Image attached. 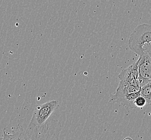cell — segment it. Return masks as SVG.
<instances>
[{
    "mask_svg": "<svg viewBox=\"0 0 151 140\" xmlns=\"http://www.w3.org/2000/svg\"><path fill=\"white\" fill-rule=\"evenodd\" d=\"M128 45L139 56L143 54L145 50L151 48V25L144 23L137 26L130 35Z\"/></svg>",
    "mask_w": 151,
    "mask_h": 140,
    "instance_id": "cell-1",
    "label": "cell"
},
{
    "mask_svg": "<svg viewBox=\"0 0 151 140\" xmlns=\"http://www.w3.org/2000/svg\"><path fill=\"white\" fill-rule=\"evenodd\" d=\"M58 105V101L52 100L38 106L33 112L27 127L34 128L44 125Z\"/></svg>",
    "mask_w": 151,
    "mask_h": 140,
    "instance_id": "cell-2",
    "label": "cell"
},
{
    "mask_svg": "<svg viewBox=\"0 0 151 140\" xmlns=\"http://www.w3.org/2000/svg\"><path fill=\"white\" fill-rule=\"evenodd\" d=\"M138 71L140 86L151 82V48L146 49L138 59Z\"/></svg>",
    "mask_w": 151,
    "mask_h": 140,
    "instance_id": "cell-3",
    "label": "cell"
},
{
    "mask_svg": "<svg viewBox=\"0 0 151 140\" xmlns=\"http://www.w3.org/2000/svg\"><path fill=\"white\" fill-rule=\"evenodd\" d=\"M138 60L129 67L122 70L118 76V78L121 82L133 83L140 85L138 71Z\"/></svg>",
    "mask_w": 151,
    "mask_h": 140,
    "instance_id": "cell-4",
    "label": "cell"
},
{
    "mask_svg": "<svg viewBox=\"0 0 151 140\" xmlns=\"http://www.w3.org/2000/svg\"><path fill=\"white\" fill-rule=\"evenodd\" d=\"M151 92V82L142 86L140 89V95L146 99Z\"/></svg>",
    "mask_w": 151,
    "mask_h": 140,
    "instance_id": "cell-5",
    "label": "cell"
},
{
    "mask_svg": "<svg viewBox=\"0 0 151 140\" xmlns=\"http://www.w3.org/2000/svg\"><path fill=\"white\" fill-rule=\"evenodd\" d=\"M134 104L136 108H142L147 104V101L145 97L140 95L135 99L134 101Z\"/></svg>",
    "mask_w": 151,
    "mask_h": 140,
    "instance_id": "cell-6",
    "label": "cell"
},
{
    "mask_svg": "<svg viewBox=\"0 0 151 140\" xmlns=\"http://www.w3.org/2000/svg\"><path fill=\"white\" fill-rule=\"evenodd\" d=\"M146 99L147 101V103H148L150 105H151V92L150 95H149V96Z\"/></svg>",
    "mask_w": 151,
    "mask_h": 140,
    "instance_id": "cell-7",
    "label": "cell"
}]
</instances>
